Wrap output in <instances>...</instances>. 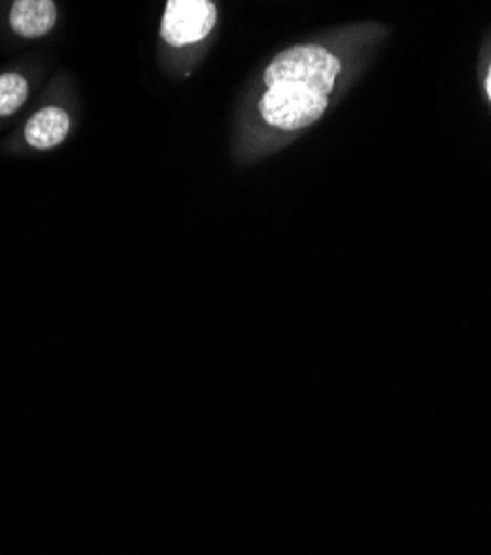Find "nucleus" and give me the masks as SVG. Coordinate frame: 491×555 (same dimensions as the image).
<instances>
[{
    "mask_svg": "<svg viewBox=\"0 0 491 555\" xmlns=\"http://www.w3.org/2000/svg\"><path fill=\"white\" fill-rule=\"evenodd\" d=\"M339 74L341 61L321 44H297L277 53L263 72L259 118L282 133L314 125L331 104Z\"/></svg>",
    "mask_w": 491,
    "mask_h": 555,
    "instance_id": "obj_1",
    "label": "nucleus"
},
{
    "mask_svg": "<svg viewBox=\"0 0 491 555\" xmlns=\"http://www.w3.org/2000/svg\"><path fill=\"white\" fill-rule=\"evenodd\" d=\"M215 27L210 0H169L161 21V38L171 47H186L204 40Z\"/></svg>",
    "mask_w": 491,
    "mask_h": 555,
    "instance_id": "obj_2",
    "label": "nucleus"
},
{
    "mask_svg": "<svg viewBox=\"0 0 491 555\" xmlns=\"http://www.w3.org/2000/svg\"><path fill=\"white\" fill-rule=\"evenodd\" d=\"M72 129L74 120L69 111L59 104H47L34 111V116L23 129V138L34 151H53L69 138Z\"/></svg>",
    "mask_w": 491,
    "mask_h": 555,
    "instance_id": "obj_3",
    "label": "nucleus"
},
{
    "mask_svg": "<svg viewBox=\"0 0 491 555\" xmlns=\"http://www.w3.org/2000/svg\"><path fill=\"white\" fill-rule=\"evenodd\" d=\"M10 25L23 38H40L56 25V3L53 0H14Z\"/></svg>",
    "mask_w": 491,
    "mask_h": 555,
    "instance_id": "obj_4",
    "label": "nucleus"
},
{
    "mask_svg": "<svg viewBox=\"0 0 491 555\" xmlns=\"http://www.w3.org/2000/svg\"><path fill=\"white\" fill-rule=\"evenodd\" d=\"M29 98V80L23 74H0V118H10Z\"/></svg>",
    "mask_w": 491,
    "mask_h": 555,
    "instance_id": "obj_5",
    "label": "nucleus"
},
{
    "mask_svg": "<svg viewBox=\"0 0 491 555\" xmlns=\"http://www.w3.org/2000/svg\"><path fill=\"white\" fill-rule=\"evenodd\" d=\"M484 87H487V95L491 100V65H489V74H487V80H484Z\"/></svg>",
    "mask_w": 491,
    "mask_h": 555,
    "instance_id": "obj_6",
    "label": "nucleus"
}]
</instances>
